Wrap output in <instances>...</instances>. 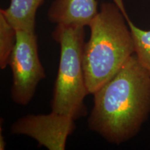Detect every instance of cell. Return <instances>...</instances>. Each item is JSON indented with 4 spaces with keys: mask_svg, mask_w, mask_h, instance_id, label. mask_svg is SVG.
<instances>
[{
    "mask_svg": "<svg viewBox=\"0 0 150 150\" xmlns=\"http://www.w3.org/2000/svg\"><path fill=\"white\" fill-rule=\"evenodd\" d=\"M89 129L120 145L139 133L150 115V74L134 54L117 74L93 94Z\"/></svg>",
    "mask_w": 150,
    "mask_h": 150,
    "instance_id": "cell-1",
    "label": "cell"
},
{
    "mask_svg": "<svg viewBox=\"0 0 150 150\" xmlns=\"http://www.w3.org/2000/svg\"><path fill=\"white\" fill-rule=\"evenodd\" d=\"M88 27L83 65L88 91L93 95L117 74L135 50L128 23L114 1L102 3Z\"/></svg>",
    "mask_w": 150,
    "mask_h": 150,
    "instance_id": "cell-2",
    "label": "cell"
},
{
    "mask_svg": "<svg viewBox=\"0 0 150 150\" xmlns=\"http://www.w3.org/2000/svg\"><path fill=\"white\" fill-rule=\"evenodd\" d=\"M85 27L56 24L52 38L60 45L61 55L53 91L52 112L76 120L87 115L84 99L89 95L83 65Z\"/></svg>",
    "mask_w": 150,
    "mask_h": 150,
    "instance_id": "cell-3",
    "label": "cell"
},
{
    "mask_svg": "<svg viewBox=\"0 0 150 150\" xmlns=\"http://www.w3.org/2000/svg\"><path fill=\"white\" fill-rule=\"evenodd\" d=\"M16 31V43L9 63L13 74L11 98L16 104L25 106L31 102L46 74L39 58L35 31Z\"/></svg>",
    "mask_w": 150,
    "mask_h": 150,
    "instance_id": "cell-4",
    "label": "cell"
},
{
    "mask_svg": "<svg viewBox=\"0 0 150 150\" xmlns=\"http://www.w3.org/2000/svg\"><path fill=\"white\" fill-rule=\"evenodd\" d=\"M75 120L52 112L42 115H27L13 124V134L25 135L49 150H64L67 139L76 129Z\"/></svg>",
    "mask_w": 150,
    "mask_h": 150,
    "instance_id": "cell-5",
    "label": "cell"
},
{
    "mask_svg": "<svg viewBox=\"0 0 150 150\" xmlns=\"http://www.w3.org/2000/svg\"><path fill=\"white\" fill-rule=\"evenodd\" d=\"M98 13L97 0H54L47 18L56 24L88 27Z\"/></svg>",
    "mask_w": 150,
    "mask_h": 150,
    "instance_id": "cell-6",
    "label": "cell"
},
{
    "mask_svg": "<svg viewBox=\"0 0 150 150\" xmlns=\"http://www.w3.org/2000/svg\"><path fill=\"white\" fill-rule=\"evenodd\" d=\"M45 1L11 0L8 6L0 9V13L16 30L35 31L37 11Z\"/></svg>",
    "mask_w": 150,
    "mask_h": 150,
    "instance_id": "cell-7",
    "label": "cell"
},
{
    "mask_svg": "<svg viewBox=\"0 0 150 150\" xmlns=\"http://www.w3.org/2000/svg\"><path fill=\"white\" fill-rule=\"evenodd\" d=\"M122 12L131 30L134 44V54L140 63L150 74V30L140 29L135 24L127 13L123 0H113Z\"/></svg>",
    "mask_w": 150,
    "mask_h": 150,
    "instance_id": "cell-8",
    "label": "cell"
},
{
    "mask_svg": "<svg viewBox=\"0 0 150 150\" xmlns=\"http://www.w3.org/2000/svg\"><path fill=\"white\" fill-rule=\"evenodd\" d=\"M16 29L0 13V68L9 65L12 52L16 43Z\"/></svg>",
    "mask_w": 150,
    "mask_h": 150,
    "instance_id": "cell-9",
    "label": "cell"
},
{
    "mask_svg": "<svg viewBox=\"0 0 150 150\" xmlns=\"http://www.w3.org/2000/svg\"><path fill=\"white\" fill-rule=\"evenodd\" d=\"M2 129H1V125L0 127V149L4 150L6 147V142L4 140V137L2 135Z\"/></svg>",
    "mask_w": 150,
    "mask_h": 150,
    "instance_id": "cell-10",
    "label": "cell"
}]
</instances>
